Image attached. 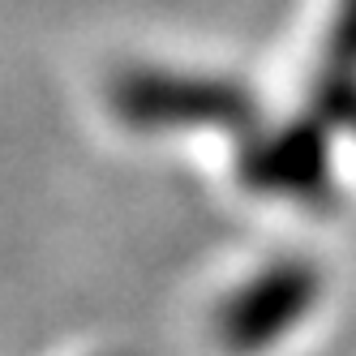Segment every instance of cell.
I'll list each match as a JSON object with an SVG mask.
<instances>
[{
    "label": "cell",
    "instance_id": "7a4b0ae2",
    "mask_svg": "<svg viewBox=\"0 0 356 356\" xmlns=\"http://www.w3.org/2000/svg\"><path fill=\"white\" fill-rule=\"evenodd\" d=\"M318 296H322V275L309 262H300V258L270 262L266 270L245 279V284L219 305L215 335L236 356L266 352L270 343L284 339L292 326L305 322V314L318 305Z\"/></svg>",
    "mask_w": 356,
    "mask_h": 356
},
{
    "label": "cell",
    "instance_id": "6da1fadb",
    "mask_svg": "<svg viewBox=\"0 0 356 356\" xmlns=\"http://www.w3.org/2000/svg\"><path fill=\"white\" fill-rule=\"evenodd\" d=\"M112 112L134 129H227L241 134L258 116L253 95L232 78L176 69H134L112 82Z\"/></svg>",
    "mask_w": 356,
    "mask_h": 356
},
{
    "label": "cell",
    "instance_id": "277c9868",
    "mask_svg": "<svg viewBox=\"0 0 356 356\" xmlns=\"http://www.w3.org/2000/svg\"><path fill=\"white\" fill-rule=\"evenodd\" d=\"M318 82H356V0H339L335 5Z\"/></svg>",
    "mask_w": 356,
    "mask_h": 356
},
{
    "label": "cell",
    "instance_id": "3957f363",
    "mask_svg": "<svg viewBox=\"0 0 356 356\" xmlns=\"http://www.w3.org/2000/svg\"><path fill=\"white\" fill-rule=\"evenodd\" d=\"M241 176L249 189L275 197H322L330 189V142L326 120L314 112L305 120H288L279 129L249 138L241 150Z\"/></svg>",
    "mask_w": 356,
    "mask_h": 356
}]
</instances>
